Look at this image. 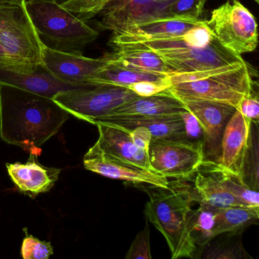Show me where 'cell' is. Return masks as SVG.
<instances>
[{
	"mask_svg": "<svg viewBox=\"0 0 259 259\" xmlns=\"http://www.w3.org/2000/svg\"><path fill=\"white\" fill-rule=\"evenodd\" d=\"M196 210H191L189 228L197 245L204 246L213 239L215 215L218 207L199 202Z\"/></svg>",
	"mask_w": 259,
	"mask_h": 259,
	"instance_id": "obj_25",
	"label": "cell"
},
{
	"mask_svg": "<svg viewBox=\"0 0 259 259\" xmlns=\"http://www.w3.org/2000/svg\"><path fill=\"white\" fill-rule=\"evenodd\" d=\"M212 165L227 190L242 203V205L259 207L258 191L251 189L242 180L240 176L224 169L217 162L212 161Z\"/></svg>",
	"mask_w": 259,
	"mask_h": 259,
	"instance_id": "obj_26",
	"label": "cell"
},
{
	"mask_svg": "<svg viewBox=\"0 0 259 259\" xmlns=\"http://www.w3.org/2000/svg\"><path fill=\"white\" fill-rule=\"evenodd\" d=\"M31 154L26 163H7L10 178L20 192L37 195L52 189L61 169L40 165Z\"/></svg>",
	"mask_w": 259,
	"mask_h": 259,
	"instance_id": "obj_17",
	"label": "cell"
},
{
	"mask_svg": "<svg viewBox=\"0 0 259 259\" xmlns=\"http://www.w3.org/2000/svg\"><path fill=\"white\" fill-rule=\"evenodd\" d=\"M0 4H16V5H24L25 0H0Z\"/></svg>",
	"mask_w": 259,
	"mask_h": 259,
	"instance_id": "obj_37",
	"label": "cell"
},
{
	"mask_svg": "<svg viewBox=\"0 0 259 259\" xmlns=\"http://www.w3.org/2000/svg\"><path fill=\"white\" fill-rule=\"evenodd\" d=\"M25 5L39 36L49 42L53 49L81 53L80 50L93 43L99 35L57 0H40Z\"/></svg>",
	"mask_w": 259,
	"mask_h": 259,
	"instance_id": "obj_5",
	"label": "cell"
},
{
	"mask_svg": "<svg viewBox=\"0 0 259 259\" xmlns=\"http://www.w3.org/2000/svg\"><path fill=\"white\" fill-rule=\"evenodd\" d=\"M9 68H10V63H9L8 59L4 48L0 45V69L8 70Z\"/></svg>",
	"mask_w": 259,
	"mask_h": 259,
	"instance_id": "obj_36",
	"label": "cell"
},
{
	"mask_svg": "<svg viewBox=\"0 0 259 259\" xmlns=\"http://www.w3.org/2000/svg\"><path fill=\"white\" fill-rule=\"evenodd\" d=\"M83 163L88 170L114 180L147 184L154 187H166L169 183L167 179L154 170L145 169L104 152L96 143L86 153Z\"/></svg>",
	"mask_w": 259,
	"mask_h": 259,
	"instance_id": "obj_11",
	"label": "cell"
},
{
	"mask_svg": "<svg viewBox=\"0 0 259 259\" xmlns=\"http://www.w3.org/2000/svg\"><path fill=\"white\" fill-rule=\"evenodd\" d=\"M251 125L249 141L244 156L240 177L251 189L258 191L259 188V142L257 124Z\"/></svg>",
	"mask_w": 259,
	"mask_h": 259,
	"instance_id": "obj_27",
	"label": "cell"
},
{
	"mask_svg": "<svg viewBox=\"0 0 259 259\" xmlns=\"http://www.w3.org/2000/svg\"><path fill=\"white\" fill-rule=\"evenodd\" d=\"M207 0H174L163 11V17L200 19Z\"/></svg>",
	"mask_w": 259,
	"mask_h": 259,
	"instance_id": "obj_28",
	"label": "cell"
},
{
	"mask_svg": "<svg viewBox=\"0 0 259 259\" xmlns=\"http://www.w3.org/2000/svg\"><path fill=\"white\" fill-rule=\"evenodd\" d=\"M126 259H151L150 227L148 220L145 228L136 235L126 255Z\"/></svg>",
	"mask_w": 259,
	"mask_h": 259,
	"instance_id": "obj_31",
	"label": "cell"
},
{
	"mask_svg": "<svg viewBox=\"0 0 259 259\" xmlns=\"http://www.w3.org/2000/svg\"><path fill=\"white\" fill-rule=\"evenodd\" d=\"M133 143L144 151H148L152 141L151 132L143 126H138L130 131Z\"/></svg>",
	"mask_w": 259,
	"mask_h": 259,
	"instance_id": "obj_35",
	"label": "cell"
},
{
	"mask_svg": "<svg viewBox=\"0 0 259 259\" xmlns=\"http://www.w3.org/2000/svg\"><path fill=\"white\" fill-rule=\"evenodd\" d=\"M0 85L16 88L49 98H54L59 92L83 88L60 81L43 66L30 73H17L0 69Z\"/></svg>",
	"mask_w": 259,
	"mask_h": 259,
	"instance_id": "obj_18",
	"label": "cell"
},
{
	"mask_svg": "<svg viewBox=\"0 0 259 259\" xmlns=\"http://www.w3.org/2000/svg\"><path fill=\"white\" fill-rule=\"evenodd\" d=\"M153 188L148 191L147 220L164 236L172 259L193 257L197 245L189 228V215L192 203H199L194 186L177 180L166 187Z\"/></svg>",
	"mask_w": 259,
	"mask_h": 259,
	"instance_id": "obj_2",
	"label": "cell"
},
{
	"mask_svg": "<svg viewBox=\"0 0 259 259\" xmlns=\"http://www.w3.org/2000/svg\"><path fill=\"white\" fill-rule=\"evenodd\" d=\"M165 92L183 101H207L237 109L242 99L253 93V81L246 63L206 72L174 74Z\"/></svg>",
	"mask_w": 259,
	"mask_h": 259,
	"instance_id": "obj_4",
	"label": "cell"
},
{
	"mask_svg": "<svg viewBox=\"0 0 259 259\" xmlns=\"http://www.w3.org/2000/svg\"><path fill=\"white\" fill-rule=\"evenodd\" d=\"M151 169L165 178L186 180L205 160L202 142L189 141H151L148 149Z\"/></svg>",
	"mask_w": 259,
	"mask_h": 259,
	"instance_id": "obj_9",
	"label": "cell"
},
{
	"mask_svg": "<svg viewBox=\"0 0 259 259\" xmlns=\"http://www.w3.org/2000/svg\"><path fill=\"white\" fill-rule=\"evenodd\" d=\"M195 174L194 189L199 202L205 203L218 208L243 206L227 190L217 175L211 160H204Z\"/></svg>",
	"mask_w": 259,
	"mask_h": 259,
	"instance_id": "obj_21",
	"label": "cell"
},
{
	"mask_svg": "<svg viewBox=\"0 0 259 259\" xmlns=\"http://www.w3.org/2000/svg\"><path fill=\"white\" fill-rule=\"evenodd\" d=\"M69 114L52 98L0 85V138L36 157Z\"/></svg>",
	"mask_w": 259,
	"mask_h": 259,
	"instance_id": "obj_1",
	"label": "cell"
},
{
	"mask_svg": "<svg viewBox=\"0 0 259 259\" xmlns=\"http://www.w3.org/2000/svg\"><path fill=\"white\" fill-rule=\"evenodd\" d=\"M137 96L127 88L98 84L59 92L52 99L69 115L95 124Z\"/></svg>",
	"mask_w": 259,
	"mask_h": 259,
	"instance_id": "obj_7",
	"label": "cell"
},
{
	"mask_svg": "<svg viewBox=\"0 0 259 259\" xmlns=\"http://www.w3.org/2000/svg\"><path fill=\"white\" fill-rule=\"evenodd\" d=\"M248 257L240 241L229 239L211 245L204 255L205 258L211 259H237Z\"/></svg>",
	"mask_w": 259,
	"mask_h": 259,
	"instance_id": "obj_29",
	"label": "cell"
},
{
	"mask_svg": "<svg viewBox=\"0 0 259 259\" xmlns=\"http://www.w3.org/2000/svg\"><path fill=\"white\" fill-rule=\"evenodd\" d=\"M97 122L111 124L125 130L143 126L151 132L152 140L187 141L180 114L169 116L112 115L101 118Z\"/></svg>",
	"mask_w": 259,
	"mask_h": 259,
	"instance_id": "obj_15",
	"label": "cell"
},
{
	"mask_svg": "<svg viewBox=\"0 0 259 259\" xmlns=\"http://www.w3.org/2000/svg\"><path fill=\"white\" fill-rule=\"evenodd\" d=\"M203 22L204 20L201 19L195 20L185 18H153L127 25L113 31V33L155 38L180 37Z\"/></svg>",
	"mask_w": 259,
	"mask_h": 259,
	"instance_id": "obj_19",
	"label": "cell"
},
{
	"mask_svg": "<svg viewBox=\"0 0 259 259\" xmlns=\"http://www.w3.org/2000/svg\"><path fill=\"white\" fill-rule=\"evenodd\" d=\"M35 1H40V0H25V4H28V3L35 2Z\"/></svg>",
	"mask_w": 259,
	"mask_h": 259,
	"instance_id": "obj_38",
	"label": "cell"
},
{
	"mask_svg": "<svg viewBox=\"0 0 259 259\" xmlns=\"http://www.w3.org/2000/svg\"><path fill=\"white\" fill-rule=\"evenodd\" d=\"M251 123V120L236 109L223 133L221 155L218 163L239 176L249 141Z\"/></svg>",
	"mask_w": 259,
	"mask_h": 259,
	"instance_id": "obj_14",
	"label": "cell"
},
{
	"mask_svg": "<svg viewBox=\"0 0 259 259\" xmlns=\"http://www.w3.org/2000/svg\"><path fill=\"white\" fill-rule=\"evenodd\" d=\"M43 66L55 78L75 87L92 85V77L109 64L104 56L94 59L81 53L65 52L50 48L44 43L42 48Z\"/></svg>",
	"mask_w": 259,
	"mask_h": 259,
	"instance_id": "obj_10",
	"label": "cell"
},
{
	"mask_svg": "<svg viewBox=\"0 0 259 259\" xmlns=\"http://www.w3.org/2000/svg\"><path fill=\"white\" fill-rule=\"evenodd\" d=\"M110 45L147 48L163 59L174 74L194 73L213 70L245 63L242 56L221 45L216 37L206 46H193L184 37H155L115 34Z\"/></svg>",
	"mask_w": 259,
	"mask_h": 259,
	"instance_id": "obj_3",
	"label": "cell"
},
{
	"mask_svg": "<svg viewBox=\"0 0 259 259\" xmlns=\"http://www.w3.org/2000/svg\"><path fill=\"white\" fill-rule=\"evenodd\" d=\"M170 86L169 78L160 81H145L135 83L128 89L140 97L152 96L167 89Z\"/></svg>",
	"mask_w": 259,
	"mask_h": 259,
	"instance_id": "obj_33",
	"label": "cell"
},
{
	"mask_svg": "<svg viewBox=\"0 0 259 259\" xmlns=\"http://www.w3.org/2000/svg\"><path fill=\"white\" fill-rule=\"evenodd\" d=\"M95 125L99 131L96 144L103 151L121 160L151 169L148 151L140 149L133 143L130 130L104 122H97Z\"/></svg>",
	"mask_w": 259,
	"mask_h": 259,
	"instance_id": "obj_16",
	"label": "cell"
},
{
	"mask_svg": "<svg viewBox=\"0 0 259 259\" xmlns=\"http://www.w3.org/2000/svg\"><path fill=\"white\" fill-rule=\"evenodd\" d=\"M174 0H113L102 12L100 28L115 31L127 25L153 18L163 17V11Z\"/></svg>",
	"mask_w": 259,
	"mask_h": 259,
	"instance_id": "obj_13",
	"label": "cell"
},
{
	"mask_svg": "<svg viewBox=\"0 0 259 259\" xmlns=\"http://www.w3.org/2000/svg\"><path fill=\"white\" fill-rule=\"evenodd\" d=\"M237 110L251 122L258 124L259 103L257 95L254 96V93H252L242 99L238 106Z\"/></svg>",
	"mask_w": 259,
	"mask_h": 259,
	"instance_id": "obj_34",
	"label": "cell"
},
{
	"mask_svg": "<svg viewBox=\"0 0 259 259\" xmlns=\"http://www.w3.org/2000/svg\"><path fill=\"white\" fill-rule=\"evenodd\" d=\"M186 110L193 113L204 133V151L208 160L217 162L221 155V140L227 122L236 111L228 104L207 101H183Z\"/></svg>",
	"mask_w": 259,
	"mask_h": 259,
	"instance_id": "obj_12",
	"label": "cell"
},
{
	"mask_svg": "<svg viewBox=\"0 0 259 259\" xmlns=\"http://www.w3.org/2000/svg\"><path fill=\"white\" fill-rule=\"evenodd\" d=\"M113 48L114 52L105 56L110 64L144 72L174 75L163 59L151 50L133 47Z\"/></svg>",
	"mask_w": 259,
	"mask_h": 259,
	"instance_id": "obj_22",
	"label": "cell"
},
{
	"mask_svg": "<svg viewBox=\"0 0 259 259\" xmlns=\"http://www.w3.org/2000/svg\"><path fill=\"white\" fill-rule=\"evenodd\" d=\"M207 25L223 46L239 55L257 48L255 18L238 0H227L213 10Z\"/></svg>",
	"mask_w": 259,
	"mask_h": 259,
	"instance_id": "obj_8",
	"label": "cell"
},
{
	"mask_svg": "<svg viewBox=\"0 0 259 259\" xmlns=\"http://www.w3.org/2000/svg\"><path fill=\"white\" fill-rule=\"evenodd\" d=\"M21 253L25 259H47L54 254L51 242H45L27 233L22 242Z\"/></svg>",
	"mask_w": 259,
	"mask_h": 259,
	"instance_id": "obj_30",
	"label": "cell"
},
{
	"mask_svg": "<svg viewBox=\"0 0 259 259\" xmlns=\"http://www.w3.org/2000/svg\"><path fill=\"white\" fill-rule=\"evenodd\" d=\"M166 74L144 72L109 63L98 71L91 80L92 84H104L127 88L135 83L145 81H160L169 78Z\"/></svg>",
	"mask_w": 259,
	"mask_h": 259,
	"instance_id": "obj_23",
	"label": "cell"
},
{
	"mask_svg": "<svg viewBox=\"0 0 259 259\" xmlns=\"http://www.w3.org/2000/svg\"><path fill=\"white\" fill-rule=\"evenodd\" d=\"M259 218V207L232 206L218 208L215 215L213 237L224 233H239Z\"/></svg>",
	"mask_w": 259,
	"mask_h": 259,
	"instance_id": "obj_24",
	"label": "cell"
},
{
	"mask_svg": "<svg viewBox=\"0 0 259 259\" xmlns=\"http://www.w3.org/2000/svg\"><path fill=\"white\" fill-rule=\"evenodd\" d=\"M184 125L186 139L193 143L204 142V133L196 116L188 110L180 113Z\"/></svg>",
	"mask_w": 259,
	"mask_h": 259,
	"instance_id": "obj_32",
	"label": "cell"
},
{
	"mask_svg": "<svg viewBox=\"0 0 259 259\" xmlns=\"http://www.w3.org/2000/svg\"><path fill=\"white\" fill-rule=\"evenodd\" d=\"M0 45L10 63L7 71L30 73L43 66L44 42L25 4H0Z\"/></svg>",
	"mask_w": 259,
	"mask_h": 259,
	"instance_id": "obj_6",
	"label": "cell"
},
{
	"mask_svg": "<svg viewBox=\"0 0 259 259\" xmlns=\"http://www.w3.org/2000/svg\"><path fill=\"white\" fill-rule=\"evenodd\" d=\"M186 110L181 101L163 91L152 96H137L115 109L109 116H169L180 114Z\"/></svg>",
	"mask_w": 259,
	"mask_h": 259,
	"instance_id": "obj_20",
	"label": "cell"
}]
</instances>
